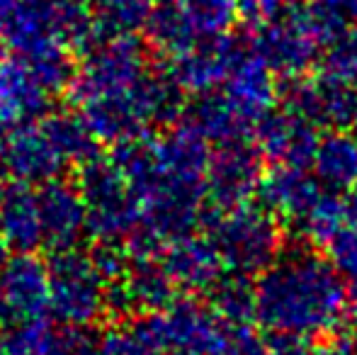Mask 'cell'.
I'll return each mask as SVG.
<instances>
[{
    "label": "cell",
    "instance_id": "cell-13",
    "mask_svg": "<svg viewBox=\"0 0 357 355\" xmlns=\"http://www.w3.org/2000/svg\"><path fill=\"white\" fill-rule=\"evenodd\" d=\"M345 224V207H343V197H338V192H331L324 190L319 195L311 209L294 224V232L301 239H306L314 246H324L335 232Z\"/></svg>",
    "mask_w": 357,
    "mask_h": 355
},
{
    "label": "cell",
    "instance_id": "cell-17",
    "mask_svg": "<svg viewBox=\"0 0 357 355\" xmlns=\"http://www.w3.org/2000/svg\"><path fill=\"white\" fill-rule=\"evenodd\" d=\"M324 256L331 261V266L343 275V280L357 282V234L348 224L338 229L328 241L324 243Z\"/></svg>",
    "mask_w": 357,
    "mask_h": 355
},
{
    "label": "cell",
    "instance_id": "cell-4",
    "mask_svg": "<svg viewBox=\"0 0 357 355\" xmlns=\"http://www.w3.org/2000/svg\"><path fill=\"white\" fill-rule=\"evenodd\" d=\"M144 326L163 351H190L199 355H209L216 333L221 328L219 317L209 309V304H202L188 294L185 299L170 302L165 309L155 314H146Z\"/></svg>",
    "mask_w": 357,
    "mask_h": 355
},
{
    "label": "cell",
    "instance_id": "cell-22",
    "mask_svg": "<svg viewBox=\"0 0 357 355\" xmlns=\"http://www.w3.org/2000/svg\"><path fill=\"white\" fill-rule=\"evenodd\" d=\"M160 355H199V353H190V351H163Z\"/></svg>",
    "mask_w": 357,
    "mask_h": 355
},
{
    "label": "cell",
    "instance_id": "cell-21",
    "mask_svg": "<svg viewBox=\"0 0 357 355\" xmlns=\"http://www.w3.org/2000/svg\"><path fill=\"white\" fill-rule=\"evenodd\" d=\"M353 338L357 343V299H355V307H353Z\"/></svg>",
    "mask_w": 357,
    "mask_h": 355
},
{
    "label": "cell",
    "instance_id": "cell-16",
    "mask_svg": "<svg viewBox=\"0 0 357 355\" xmlns=\"http://www.w3.org/2000/svg\"><path fill=\"white\" fill-rule=\"evenodd\" d=\"M100 355H160V348L142 322L139 326H122L109 333Z\"/></svg>",
    "mask_w": 357,
    "mask_h": 355
},
{
    "label": "cell",
    "instance_id": "cell-9",
    "mask_svg": "<svg viewBox=\"0 0 357 355\" xmlns=\"http://www.w3.org/2000/svg\"><path fill=\"white\" fill-rule=\"evenodd\" d=\"M185 124L192 127L207 144L250 142L255 122L229 98V95H202L197 103L185 109Z\"/></svg>",
    "mask_w": 357,
    "mask_h": 355
},
{
    "label": "cell",
    "instance_id": "cell-6",
    "mask_svg": "<svg viewBox=\"0 0 357 355\" xmlns=\"http://www.w3.org/2000/svg\"><path fill=\"white\" fill-rule=\"evenodd\" d=\"M163 268L175 282V287L192 297L207 294L216 280L226 273L219 251L207 234L204 236L185 234V236L165 243Z\"/></svg>",
    "mask_w": 357,
    "mask_h": 355
},
{
    "label": "cell",
    "instance_id": "cell-12",
    "mask_svg": "<svg viewBox=\"0 0 357 355\" xmlns=\"http://www.w3.org/2000/svg\"><path fill=\"white\" fill-rule=\"evenodd\" d=\"M209 309L224 324H250L255 319V282L226 270L207 292Z\"/></svg>",
    "mask_w": 357,
    "mask_h": 355
},
{
    "label": "cell",
    "instance_id": "cell-5",
    "mask_svg": "<svg viewBox=\"0 0 357 355\" xmlns=\"http://www.w3.org/2000/svg\"><path fill=\"white\" fill-rule=\"evenodd\" d=\"M319 137V127H314L306 119L287 109H270L255 122L250 142L268 161L309 168Z\"/></svg>",
    "mask_w": 357,
    "mask_h": 355
},
{
    "label": "cell",
    "instance_id": "cell-15",
    "mask_svg": "<svg viewBox=\"0 0 357 355\" xmlns=\"http://www.w3.org/2000/svg\"><path fill=\"white\" fill-rule=\"evenodd\" d=\"M209 355H268L260 333L250 324H224Z\"/></svg>",
    "mask_w": 357,
    "mask_h": 355
},
{
    "label": "cell",
    "instance_id": "cell-14",
    "mask_svg": "<svg viewBox=\"0 0 357 355\" xmlns=\"http://www.w3.org/2000/svg\"><path fill=\"white\" fill-rule=\"evenodd\" d=\"M229 98L248 114L253 122H258L265 112H270L275 103V88L270 78L258 68H245L231 81Z\"/></svg>",
    "mask_w": 357,
    "mask_h": 355
},
{
    "label": "cell",
    "instance_id": "cell-20",
    "mask_svg": "<svg viewBox=\"0 0 357 355\" xmlns=\"http://www.w3.org/2000/svg\"><path fill=\"white\" fill-rule=\"evenodd\" d=\"M343 207H345V224L357 234V185L348 190V195L343 197Z\"/></svg>",
    "mask_w": 357,
    "mask_h": 355
},
{
    "label": "cell",
    "instance_id": "cell-11",
    "mask_svg": "<svg viewBox=\"0 0 357 355\" xmlns=\"http://www.w3.org/2000/svg\"><path fill=\"white\" fill-rule=\"evenodd\" d=\"M124 294H127L129 312L155 314L165 309L175 299V282L165 273L158 258L151 261H137V266L124 273Z\"/></svg>",
    "mask_w": 357,
    "mask_h": 355
},
{
    "label": "cell",
    "instance_id": "cell-2",
    "mask_svg": "<svg viewBox=\"0 0 357 355\" xmlns=\"http://www.w3.org/2000/svg\"><path fill=\"white\" fill-rule=\"evenodd\" d=\"M199 227L212 239L224 268L245 278H258L284 251L282 227L263 204L255 207L245 202L224 212L204 207Z\"/></svg>",
    "mask_w": 357,
    "mask_h": 355
},
{
    "label": "cell",
    "instance_id": "cell-3",
    "mask_svg": "<svg viewBox=\"0 0 357 355\" xmlns=\"http://www.w3.org/2000/svg\"><path fill=\"white\" fill-rule=\"evenodd\" d=\"M263 173V153L253 142L216 146V151L209 156L207 176H204L209 207L224 212L250 202Z\"/></svg>",
    "mask_w": 357,
    "mask_h": 355
},
{
    "label": "cell",
    "instance_id": "cell-7",
    "mask_svg": "<svg viewBox=\"0 0 357 355\" xmlns=\"http://www.w3.org/2000/svg\"><path fill=\"white\" fill-rule=\"evenodd\" d=\"M321 192L324 188L314 178V173H309V168L284 166V163H273V168L263 173L255 190L260 204L275 217H282L289 227H294L309 212Z\"/></svg>",
    "mask_w": 357,
    "mask_h": 355
},
{
    "label": "cell",
    "instance_id": "cell-10",
    "mask_svg": "<svg viewBox=\"0 0 357 355\" xmlns=\"http://www.w3.org/2000/svg\"><path fill=\"white\" fill-rule=\"evenodd\" d=\"M309 168L324 190L348 192L357 185V134L353 129H326Z\"/></svg>",
    "mask_w": 357,
    "mask_h": 355
},
{
    "label": "cell",
    "instance_id": "cell-19",
    "mask_svg": "<svg viewBox=\"0 0 357 355\" xmlns=\"http://www.w3.org/2000/svg\"><path fill=\"white\" fill-rule=\"evenodd\" d=\"M321 355H357V343L353 333H338L333 331L324 338V346L319 348Z\"/></svg>",
    "mask_w": 357,
    "mask_h": 355
},
{
    "label": "cell",
    "instance_id": "cell-1",
    "mask_svg": "<svg viewBox=\"0 0 357 355\" xmlns=\"http://www.w3.org/2000/svg\"><path fill=\"white\" fill-rule=\"evenodd\" d=\"M348 285L311 248L289 251L255 280V319L273 336L326 338L343 322Z\"/></svg>",
    "mask_w": 357,
    "mask_h": 355
},
{
    "label": "cell",
    "instance_id": "cell-18",
    "mask_svg": "<svg viewBox=\"0 0 357 355\" xmlns=\"http://www.w3.org/2000/svg\"><path fill=\"white\" fill-rule=\"evenodd\" d=\"M268 355H321V351L306 338L275 336V346L270 348Z\"/></svg>",
    "mask_w": 357,
    "mask_h": 355
},
{
    "label": "cell",
    "instance_id": "cell-8",
    "mask_svg": "<svg viewBox=\"0 0 357 355\" xmlns=\"http://www.w3.org/2000/svg\"><path fill=\"white\" fill-rule=\"evenodd\" d=\"M287 112L319 129H355L357 93L350 86H296L287 93Z\"/></svg>",
    "mask_w": 357,
    "mask_h": 355
}]
</instances>
